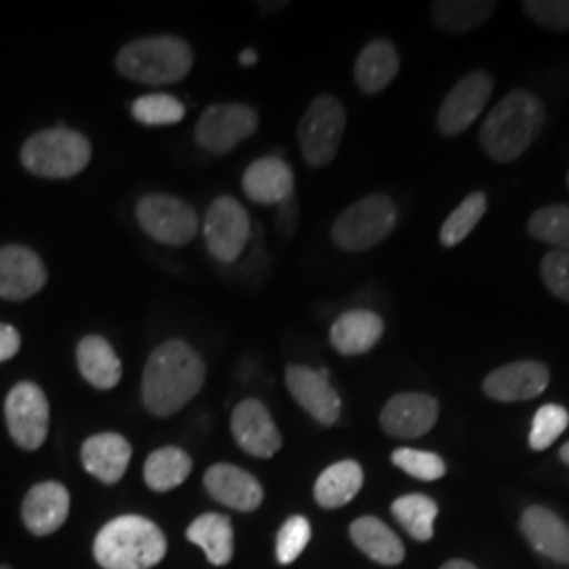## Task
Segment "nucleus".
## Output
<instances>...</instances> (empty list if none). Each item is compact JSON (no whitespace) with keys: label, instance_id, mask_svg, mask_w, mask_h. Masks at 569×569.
Listing matches in <instances>:
<instances>
[{"label":"nucleus","instance_id":"obj_1","mask_svg":"<svg viewBox=\"0 0 569 569\" xmlns=\"http://www.w3.org/2000/svg\"><path fill=\"white\" fill-rule=\"evenodd\" d=\"M207 367L201 355L182 340H167L152 350L143 367L142 403L152 416L169 418L203 388Z\"/></svg>","mask_w":569,"mask_h":569},{"label":"nucleus","instance_id":"obj_2","mask_svg":"<svg viewBox=\"0 0 569 569\" xmlns=\"http://www.w3.org/2000/svg\"><path fill=\"white\" fill-rule=\"evenodd\" d=\"M545 124V106L526 89L510 91L488 114L479 140L489 159L496 163L517 161Z\"/></svg>","mask_w":569,"mask_h":569},{"label":"nucleus","instance_id":"obj_3","mask_svg":"<svg viewBox=\"0 0 569 569\" xmlns=\"http://www.w3.org/2000/svg\"><path fill=\"white\" fill-rule=\"evenodd\" d=\"M167 552L161 528L140 515H122L106 523L96 542L93 557L103 569H150Z\"/></svg>","mask_w":569,"mask_h":569},{"label":"nucleus","instance_id":"obj_4","mask_svg":"<svg viewBox=\"0 0 569 569\" xmlns=\"http://www.w3.org/2000/svg\"><path fill=\"white\" fill-rule=\"evenodd\" d=\"M194 56L188 42L178 37H146L127 42L117 58L124 79L142 84H173L192 70Z\"/></svg>","mask_w":569,"mask_h":569},{"label":"nucleus","instance_id":"obj_5","mask_svg":"<svg viewBox=\"0 0 569 569\" xmlns=\"http://www.w3.org/2000/svg\"><path fill=\"white\" fill-rule=\"evenodd\" d=\"M91 161V143L72 129H47L32 136L21 148V164L47 180H68L79 176Z\"/></svg>","mask_w":569,"mask_h":569},{"label":"nucleus","instance_id":"obj_6","mask_svg":"<svg viewBox=\"0 0 569 569\" xmlns=\"http://www.w3.org/2000/svg\"><path fill=\"white\" fill-rule=\"evenodd\" d=\"M397 226V207L387 194H369L346 207L331 226V239L342 251H367L382 243Z\"/></svg>","mask_w":569,"mask_h":569},{"label":"nucleus","instance_id":"obj_7","mask_svg":"<svg viewBox=\"0 0 569 569\" xmlns=\"http://www.w3.org/2000/svg\"><path fill=\"white\" fill-rule=\"evenodd\" d=\"M346 127V110L333 96H319L308 106L298 127V140L310 167H326L338 154Z\"/></svg>","mask_w":569,"mask_h":569},{"label":"nucleus","instance_id":"obj_8","mask_svg":"<svg viewBox=\"0 0 569 569\" xmlns=\"http://www.w3.org/2000/svg\"><path fill=\"white\" fill-rule=\"evenodd\" d=\"M136 218L150 239L169 247H183L199 232L197 211L171 194H146L138 201Z\"/></svg>","mask_w":569,"mask_h":569},{"label":"nucleus","instance_id":"obj_9","mask_svg":"<svg viewBox=\"0 0 569 569\" xmlns=\"http://www.w3.org/2000/svg\"><path fill=\"white\" fill-rule=\"evenodd\" d=\"M251 222L243 204L234 197H218L204 213L203 237L207 251L222 264L239 260L249 243Z\"/></svg>","mask_w":569,"mask_h":569},{"label":"nucleus","instance_id":"obj_10","mask_svg":"<svg viewBox=\"0 0 569 569\" xmlns=\"http://www.w3.org/2000/svg\"><path fill=\"white\" fill-rule=\"evenodd\" d=\"M260 117L244 103H213L194 129L197 143L211 154H226L258 131Z\"/></svg>","mask_w":569,"mask_h":569},{"label":"nucleus","instance_id":"obj_11","mask_svg":"<svg viewBox=\"0 0 569 569\" xmlns=\"http://www.w3.org/2000/svg\"><path fill=\"white\" fill-rule=\"evenodd\" d=\"M4 420L18 448H42L49 432V401L42 388L34 382H20L11 388L4 401Z\"/></svg>","mask_w":569,"mask_h":569},{"label":"nucleus","instance_id":"obj_12","mask_svg":"<svg viewBox=\"0 0 569 569\" xmlns=\"http://www.w3.org/2000/svg\"><path fill=\"white\" fill-rule=\"evenodd\" d=\"M284 385L296 403L310 413L319 425L333 427L342 413V399L329 385L327 369L289 366L284 371Z\"/></svg>","mask_w":569,"mask_h":569},{"label":"nucleus","instance_id":"obj_13","mask_svg":"<svg viewBox=\"0 0 569 569\" xmlns=\"http://www.w3.org/2000/svg\"><path fill=\"white\" fill-rule=\"evenodd\" d=\"M230 428L237 446L253 458L268 460L283 446V437L268 407L258 399H244L234 407Z\"/></svg>","mask_w":569,"mask_h":569},{"label":"nucleus","instance_id":"obj_14","mask_svg":"<svg viewBox=\"0 0 569 569\" xmlns=\"http://www.w3.org/2000/svg\"><path fill=\"white\" fill-rule=\"evenodd\" d=\"M493 82L488 72H470L441 103L437 124L443 136H458L479 119L489 102Z\"/></svg>","mask_w":569,"mask_h":569},{"label":"nucleus","instance_id":"obj_15","mask_svg":"<svg viewBox=\"0 0 569 569\" xmlns=\"http://www.w3.org/2000/svg\"><path fill=\"white\" fill-rule=\"evenodd\" d=\"M439 420V403L427 392H401L380 413V427L395 439H420Z\"/></svg>","mask_w":569,"mask_h":569},{"label":"nucleus","instance_id":"obj_16","mask_svg":"<svg viewBox=\"0 0 569 569\" xmlns=\"http://www.w3.org/2000/svg\"><path fill=\"white\" fill-rule=\"evenodd\" d=\"M550 382L549 367L540 361H515L498 367L483 382L489 399L500 403H519L540 397Z\"/></svg>","mask_w":569,"mask_h":569},{"label":"nucleus","instance_id":"obj_17","mask_svg":"<svg viewBox=\"0 0 569 569\" xmlns=\"http://www.w3.org/2000/svg\"><path fill=\"white\" fill-rule=\"evenodd\" d=\"M47 283L41 258L21 244L0 247V298L21 302L37 296Z\"/></svg>","mask_w":569,"mask_h":569},{"label":"nucleus","instance_id":"obj_18","mask_svg":"<svg viewBox=\"0 0 569 569\" xmlns=\"http://www.w3.org/2000/svg\"><path fill=\"white\" fill-rule=\"evenodd\" d=\"M203 483L213 500L239 512H253L264 500V488L251 472L224 462L207 468Z\"/></svg>","mask_w":569,"mask_h":569},{"label":"nucleus","instance_id":"obj_19","mask_svg":"<svg viewBox=\"0 0 569 569\" xmlns=\"http://www.w3.org/2000/svg\"><path fill=\"white\" fill-rule=\"evenodd\" d=\"M70 493L58 481H44L30 489L21 505L23 526L34 536H51L66 523Z\"/></svg>","mask_w":569,"mask_h":569},{"label":"nucleus","instance_id":"obj_20","mask_svg":"<svg viewBox=\"0 0 569 569\" xmlns=\"http://www.w3.org/2000/svg\"><path fill=\"white\" fill-rule=\"evenodd\" d=\"M243 192L258 204H283L293 197L296 178L291 167L279 157H262L243 173Z\"/></svg>","mask_w":569,"mask_h":569},{"label":"nucleus","instance_id":"obj_21","mask_svg":"<svg viewBox=\"0 0 569 569\" xmlns=\"http://www.w3.org/2000/svg\"><path fill=\"white\" fill-rule=\"evenodd\" d=\"M521 531L529 547L550 561L569 566V526L547 507H529L521 515Z\"/></svg>","mask_w":569,"mask_h":569},{"label":"nucleus","instance_id":"obj_22","mask_svg":"<svg viewBox=\"0 0 569 569\" xmlns=\"http://www.w3.org/2000/svg\"><path fill=\"white\" fill-rule=\"evenodd\" d=\"M131 443L119 432H100L89 437L81 448L82 467L106 486H114L131 462Z\"/></svg>","mask_w":569,"mask_h":569},{"label":"nucleus","instance_id":"obj_23","mask_svg":"<svg viewBox=\"0 0 569 569\" xmlns=\"http://www.w3.org/2000/svg\"><path fill=\"white\" fill-rule=\"evenodd\" d=\"M382 336L385 321L380 315L363 308L342 312L329 329V342L345 357L366 355L382 340Z\"/></svg>","mask_w":569,"mask_h":569},{"label":"nucleus","instance_id":"obj_24","mask_svg":"<svg viewBox=\"0 0 569 569\" xmlns=\"http://www.w3.org/2000/svg\"><path fill=\"white\" fill-rule=\"evenodd\" d=\"M350 540L355 547L380 566H399L406 559V547L401 538L378 517H359L350 523Z\"/></svg>","mask_w":569,"mask_h":569},{"label":"nucleus","instance_id":"obj_25","mask_svg":"<svg viewBox=\"0 0 569 569\" xmlns=\"http://www.w3.org/2000/svg\"><path fill=\"white\" fill-rule=\"evenodd\" d=\"M77 363L82 378L98 390H110L121 382V359L102 336L82 338L77 346Z\"/></svg>","mask_w":569,"mask_h":569},{"label":"nucleus","instance_id":"obj_26","mask_svg":"<svg viewBox=\"0 0 569 569\" xmlns=\"http://www.w3.org/2000/svg\"><path fill=\"white\" fill-rule=\"evenodd\" d=\"M186 538L204 550V557L211 566L222 568L232 561L234 555V533L230 519L220 512H204L197 517L186 531Z\"/></svg>","mask_w":569,"mask_h":569},{"label":"nucleus","instance_id":"obj_27","mask_svg":"<svg viewBox=\"0 0 569 569\" xmlns=\"http://www.w3.org/2000/svg\"><path fill=\"white\" fill-rule=\"evenodd\" d=\"M399 66H401V60H399V53L392 47V42L382 41V39L371 41L357 58L355 81L367 96L380 93L397 77Z\"/></svg>","mask_w":569,"mask_h":569},{"label":"nucleus","instance_id":"obj_28","mask_svg":"<svg viewBox=\"0 0 569 569\" xmlns=\"http://www.w3.org/2000/svg\"><path fill=\"white\" fill-rule=\"evenodd\" d=\"M363 468L355 460H342L327 467L315 483V500L323 509H340L355 500L363 488Z\"/></svg>","mask_w":569,"mask_h":569},{"label":"nucleus","instance_id":"obj_29","mask_svg":"<svg viewBox=\"0 0 569 569\" xmlns=\"http://www.w3.org/2000/svg\"><path fill=\"white\" fill-rule=\"evenodd\" d=\"M496 2L486 0H441L430 7V16L439 30L449 34H465L477 30L491 18Z\"/></svg>","mask_w":569,"mask_h":569},{"label":"nucleus","instance_id":"obj_30","mask_svg":"<svg viewBox=\"0 0 569 569\" xmlns=\"http://www.w3.org/2000/svg\"><path fill=\"white\" fill-rule=\"evenodd\" d=\"M192 472V458L180 448L157 449L143 465V481L154 491H171L182 486Z\"/></svg>","mask_w":569,"mask_h":569},{"label":"nucleus","instance_id":"obj_31","mask_svg":"<svg viewBox=\"0 0 569 569\" xmlns=\"http://www.w3.org/2000/svg\"><path fill=\"white\" fill-rule=\"evenodd\" d=\"M392 517L407 533L418 540L428 542L435 536V519L439 515L437 502L425 493H407L392 502Z\"/></svg>","mask_w":569,"mask_h":569},{"label":"nucleus","instance_id":"obj_32","mask_svg":"<svg viewBox=\"0 0 569 569\" xmlns=\"http://www.w3.org/2000/svg\"><path fill=\"white\" fill-rule=\"evenodd\" d=\"M488 211V197L483 192L468 194L462 203L458 204L448 220L441 226V243L446 247H456L467 239L475 230V226L481 222V218Z\"/></svg>","mask_w":569,"mask_h":569},{"label":"nucleus","instance_id":"obj_33","mask_svg":"<svg viewBox=\"0 0 569 569\" xmlns=\"http://www.w3.org/2000/svg\"><path fill=\"white\" fill-rule=\"evenodd\" d=\"M529 234L538 241L552 244L555 251L569 253V207L550 204L538 209L529 220Z\"/></svg>","mask_w":569,"mask_h":569},{"label":"nucleus","instance_id":"obj_34","mask_svg":"<svg viewBox=\"0 0 569 569\" xmlns=\"http://www.w3.org/2000/svg\"><path fill=\"white\" fill-rule=\"evenodd\" d=\"M131 114L146 127H167L183 121L186 108L178 98L169 93H152L131 103Z\"/></svg>","mask_w":569,"mask_h":569},{"label":"nucleus","instance_id":"obj_35","mask_svg":"<svg viewBox=\"0 0 569 569\" xmlns=\"http://www.w3.org/2000/svg\"><path fill=\"white\" fill-rule=\"evenodd\" d=\"M569 427V411L561 406H542L533 420H531V430H529V448L533 451H545L549 449Z\"/></svg>","mask_w":569,"mask_h":569},{"label":"nucleus","instance_id":"obj_36","mask_svg":"<svg viewBox=\"0 0 569 569\" xmlns=\"http://www.w3.org/2000/svg\"><path fill=\"white\" fill-rule=\"evenodd\" d=\"M392 465L401 468L418 481H439L446 477L448 467L441 456L422 449L401 448L392 451Z\"/></svg>","mask_w":569,"mask_h":569},{"label":"nucleus","instance_id":"obj_37","mask_svg":"<svg viewBox=\"0 0 569 569\" xmlns=\"http://www.w3.org/2000/svg\"><path fill=\"white\" fill-rule=\"evenodd\" d=\"M310 538H312V528L308 519L302 515L289 517L277 533V561L281 566H291L305 552Z\"/></svg>","mask_w":569,"mask_h":569},{"label":"nucleus","instance_id":"obj_38","mask_svg":"<svg viewBox=\"0 0 569 569\" xmlns=\"http://www.w3.org/2000/svg\"><path fill=\"white\" fill-rule=\"evenodd\" d=\"M523 9L529 20L555 32L569 30V0H526Z\"/></svg>","mask_w":569,"mask_h":569},{"label":"nucleus","instance_id":"obj_39","mask_svg":"<svg viewBox=\"0 0 569 569\" xmlns=\"http://www.w3.org/2000/svg\"><path fill=\"white\" fill-rule=\"evenodd\" d=\"M540 272L550 293L563 302H569V253L552 249L545 256Z\"/></svg>","mask_w":569,"mask_h":569},{"label":"nucleus","instance_id":"obj_40","mask_svg":"<svg viewBox=\"0 0 569 569\" xmlns=\"http://www.w3.org/2000/svg\"><path fill=\"white\" fill-rule=\"evenodd\" d=\"M21 336L16 327L0 323V363L13 359L20 352Z\"/></svg>","mask_w":569,"mask_h":569},{"label":"nucleus","instance_id":"obj_41","mask_svg":"<svg viewBox=\"0 0 569 569\" xmlns=\"http://www.w3.org/2000/svg\"><path fill=\"white\" fill-rule=\"evenodd\" d=\"M439 569H479L477 566H472L467 559H449Z\"/></svg>","mask_w":569,"mask_h":569},{"label":"nucleus","instance_id":"obj_42","mask_svg":"<svg viewBox=\"0 0 569 569\" xmlns=\"http://www.w3.org/2000/svg\"><path fill=\"white\" fill-rule=\"evenodd\" d=\"M239 61H241V66H244V68H247V66H256V63H258V53H256L253 49H244Z\"/></svg>","mask_w":569,"mask_h":569},{"label":"nucleus","instance_id":"obj_43","mask_svg":"<svg viewBox=\"0 0 569 569\" xmlns=\"http://www.w3.org/2000/svg\"><path fill=\"white\" fill-rule=\"evenodd\" d=\"M559 458H561V462H563V465H568L569 467V441L563 446V448H561V451H559Z\"/></svg>","mask_w":569,"mask_h":569},{"label":"nucleus","instance_id":"obj_44","mask_svg":"<svg viewBox=\"0 0 569 569\" xmlns=\"http://www.w3.org/2000/svg\"><path fill=\"white\" fill-rule=\"evenodd\" d=\"M0 569H11L9 566H0Z\"/></svg>","mask_w":569,"mask_h":569},{"label":"nucleus","instance_id":"obj_45","mask_svg":"<svg viewBox=\"0 0 569 569\" xmlns=\"http://www.w3.org/2000/svg\"><path fill=\"white\" fill-rule=\"evenodd\" d=\"M568 186H569V173H568Z\"/></svg>","mask_w":569,"mask_h":569}]
</instances>
